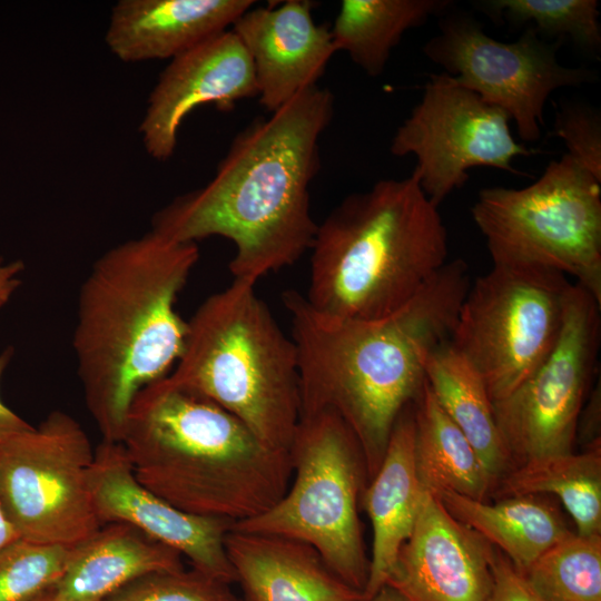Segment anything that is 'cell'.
<instances>
[{
	"mask_svg": "<svg viewBox=\"0 0 601 601\" xmlns=\"http://www.w3.org/2000/svg\"><path fill=\"white\" fill-rule=\"evenodd\" d=\"M494 551L425 492L386 583L410 601H489Z\"/></svg>",
	"mask_w": 601,
	"mask_h": 601,
	"instance_id": "obj_16",
	"label": "cell"
},
{
	"mask_svg": "<svg viewBox=\"0 0 601 601\" xmlns=\"http://www.w3.org/2000/svg\"><path fill=\"white\" fill-rule=\"evenodd\" d=\"M198 259L197 243L150 229L106 250L81 284L72 348L102 440L120 442L137 393L179 359L188 324L176 304Z\"/></svg>",
	"mask_w": 601,
	"mask_h": 601,
	"instance_id": "obj_3",
	"label": "cell"
},
{
	"mask_svg": "<svg viewBox=\"0 0 601 601\" xmlns=\"http://www.w3.org/2000/svg\"><path fill=\"white\" fill-rule=\"evenodd\" d=\"M510 117L447 75H432L421 101L393 136L390 151L413 155V175L426 197L439 205L469 180V169L493 167L522 175L514 158L539 150L515 141Z\"/></svg>",
	"mask_w": 601,
	"mask_h": 601,
	"instance_id": "obj_13",
	"label": "cell"
},
{
	"mask_svg": "<svg viewBox=\"0 0 601 601\" xmlns=\"http://www.w3.org/2000/svg\"><path fill=\"white\" fill-rule=\"evenodd\" d=\"M493 585L489 601H540L523 574L499 550L492 561Z\"/></svg>",
	"mask_w": 601,
	"mask_h": 601,
	"instance_id": "obj_32",
	"label": "cell"
},
{
	"mask_svg": "<svg viewBox=\"0 0 601 601\" xmlns=\"http://www.w3.org/2000/svg\"><path fill=\"white\" fill-rule=\"evenodd\" d=\"M571 284L555 270L499 265L470 284L450 344L481 376L492 402L514 391L549 354Z\"/></svg>",
	"mask_w": 601,
	"mask_h": 601,
	"instance_id": "obj_9",
	"label": "cell"
},
{
	"mask_svg": "<svg viewBox=\"0 0 601 601\" xmlns=\"http://www.w3.org/2000/svg\"><path fill=\"white\" fill-rule=\"evenodd\" d=\"M492 494L497 499L555 495L572 516L578 535H601L600 441L583 453L571 452L513 466Z\"/></svg>",
	"mask_w": 601,
	"mask_h": 601,
	"instance_id": "obj_25",
	"label": "cell"
},
{
	"mask_svg": "<svg viewBox=\"0 0 601 601\" xmlns=\"http://www.w3.org/2000/svg\"><path fill=\"white\" fill-rule=\"evenodd\" d=\"M522 574L540 601H601V535L571 533Z\"/></svg>",
	"mask_w": 601,
	"mask_h": 601,
	"instance_id": "obj_27",
	"label": "cell"
},
{
	"mask_svg": "<svg viewBox=\"0 0 601 601\" xmlns=\"http://www.w3.org/2000/svg\"><path fill=\"white\" fill-rule=\"evenodd\" d=\"M470 284L466 263L447 260L405 305L375 319L331 316L304 294H283L297 352L300 416L336 413L361 446L368 480L400 414L422 393L430 355L450 341Z\"/></svg>",
	"mask_w": 601,
	"mask_h": 601,
	"instance_id": "obj_1",
	"label": "cell"
},
{
	"mask_svg": "<svg viewBox=\"0 0 601 601\" xmlns=\"http://www.w3.org/2000/svg\"><path fill=\"white\" fill-rule=\"evenodd\" d=\"M93 453L80 423L58 410L0 443V506L19 538L75 546L99 530Z\"/></svg>",
	"mask_w": 601,
	"mask_h": 601,
	"instance_id": "obj_10",
	"label": "cell"
},
{
	"mask_svg": "<svg viewBox=\"0 0 601 601\" xmlns=\"http://www.w3.org/2000/svg\"><path fill=\"white\" fill-rule=\"evenodd\" d=\"M229 585L194 568L159 571L130 581L104 601H243Z\"/></svg>",
	"mask_w": 601,
	"mask_h": 601,
	"instance_id": "obj_30",
	"label": "cell"
},
{
	"mask_svg": "<svg viewBox=\"0 0 601 601\" xmlns=\"http://www.w3.org/2000/svg\"><path fill=\"white\" fill-rule=\"evenodd\" d=\"M225 550L243 601H363L309 544L230 529Z\"/></svg>",
	"mask_w": 601,
	"mask_h": 601,
	"instance_id": "obj_19",
	"label": "cell"
},
{
	"mask_svg": "<svg viewBox=\"0 0 601 601\" xmlns=\"http://www.w3.org/2000/svg\"><path fill=\"white\" fill-rule=\"evenodd\" d=\"M433 494L455 520L500 549L521 573L573 533L559 510L536 495L508 496L487 503L446 491Z\"/></svg>",
	"mask_w": 601,
	"mask_h": 601,
	"instance_id": "obj_22",
	"label": "cell"
},
{
	"mask_svg": "<svg viewBox=\"0 0 601 601\" xmlns=\"http://www.w3.org/2000/svg\"><path fill=\"white\" fill-rule=\"evenodd\" d=\"M333 112V93L316 85L268 118L254 119L233 139L214 177L156 211L151 229L181 243L229 239V270L237 279L257 283L295 264L317 229L309 186Z\"/></svg>",
	"mask_w": 601,
	"mask_h": 601,
	"instance_id": "obj_2",
	"label": "cell"
},
{
	"mask_svg": "<svg viewBox=\"0 0 601 601\" xmlns=\"http://www.w3.org/2000/svg\"><path fill=\"white\" fill-rule=\"evenodd\" d=\"M17 539H19V535L7 520L0 506V549Z\"/></svg>",
	"mask_w": 601,
	"mask_h": 601,
	"instance_id": "obj_36",
	"label": "cell"
},
{
	"mask_svg": "<svg viewBox=\"0 0 601 601\" xmlns=\"http://www.w3.org/2000/svg\"><path fill=\"white\" fill-rule=\"evenodd\" d=\"M551 136L561 138L582 167L601 181L600 112L585 104H566L555 119Z\"/></svg>",
	"mask_w": 601,
	"mask_h": 601,
	"instance_id": "obj_31",
	"label": "cell"
},
{
	"mask_svg": "<svg viewBox=\"0 0 601 601\" xmlns=\"http://www.w3.org/2000/svg\"><path fill=\"white\" fill-rule=\"evenodd\" d=\"M308 304L341 318L375 319L405 305L447 262L439 208L412 174L346 196L317 225Z\"/></svg>",
	"mask_w": 601,
	"mask_h": 601,
	"instance_id": "obj_5",
	"label": "cell"
},
{
	"mask_svg": "<svg viewBox=\"0 0 601 601\" xmlns=\"http://www.w3.org/2000/svg\"><path fill=\"white\" fill-rule=\"evenodd\" d=\"M414 403L396 420L382 463L362 496L373 532L364 600L386 583L402 545L413 532L425 494L415 470Z\"/></svg>",
	"mask_w": 601,
	"mask_h": 601,
	"instance_id": "obj_20",
	"label": "cell"
},
{
	"mask_svg": "<svg viewBox=\"0 0 601 601\" xmlns=\"http://www.w3.org/2000/svg\"><path fill=\"white\" fill-rule=\"evenodd\" d=\"M313 7L307 0L252 7L230 28L250 57L258 101L270 114L316 86L336 52L331 30L314 21Z\"/></svg>",
	"mask_w": 601,
	"mask_h": 601,
	"instance_id": "obj_17",
	"label": "cell"
},
{
	"mask_svg": "<svg viewBox=\"0 0 601 601\" xmlns=\"http://www.w3.org/2000/svg\"><path fill=\"white\" fill-rule=\"evenodd\" d=\"M363 601H410L400 591L385 583L371 598Z\"/></svg>",
	"mask_w": 601,
	"mask_h": 601,
	"instance_id": "obj_35",
	"label": "cell"
},
{
	"mask_svg": "<svg viewBox=\"0 0 601 601\" xmlns=\"http://www.w3.org/2000/svg\"><path fill=\"white\" fill-rule=\"evenodd\" d=\"M253 0H120L105 35L124 62L174 59L231 28Z\"/></svg>",
	"mask_w": 601,
	"mask_h": 601,
	"instance_id": "obj_18",
	"label": "cell"
},
{
	"mask_svg": "<svg viewBox=\"0 0 601 601\" xmlns=\"http://www.w3.org/2000/svg\"><path fill=\"white\" fill-rule=\"evenodd\" d=\"M561 45L558 40L543 41L531 26L516 41L502 42L487 36L471 14L449 9L441 16L437 35L426 41L423 52L455 85L506 112L519 137L533 142L541 137L549 96L556 89L595 80L592 70L558 61Z\"/></svg>",
	"mask_w": 601,
	"mask_h": 601,
	"instance_id": "obj_12",
	"label": "cell"
},
{
	"mask_svg": "<svg viewBox=\"0 0 601 601\" xmlns=\"http://www.w3.org/2000/svg\"><path fill=\"white\" fill-rule=\"evenodd\" d=\"M288 453L293 473L284 495L231 529L305 542L343 582L363 593L370 559L358 506L370 480L354 433L333 411L303 415Z\"/></svg>",
	"mask_w": 601,
	"mask_h": 601,
	"instance_id": "obj_7",
	"label": "cell"
},
{
	"mask_svg": "<svg viewBox=\"0 0 601 601\" xmlns=\"http://www.w3.org/2000/svg\"><path fill=\"white\" fill-rule=\"evenodd\" d=\"M494 21L511 26L531 23L538 33L571 40L588 51L601 45L597 0H485L475 4Z\"/></svg>",
	"mask_w": 601,
	"mask_h": 601,
	"instance_id": "obj_28",
	"label": "cell"
},
{
	"mask_svg": "<svg viewBox=\"0 0 601 601\" xmlns=\"http://www.w3.org/2000/svg\"><path fill=\"white\" fill-rule=\"evenodd\" d=\"M13 354L14 351L12 346H8L0 353V382ZM31 427V424L14 413L0 397V443L16 434L28 431Z\"/></svg>",
	"mask_w": 601,
	"mask_h": 601,
	"instance_id": "obj_33",
	"label": "cell"
},
{
	"mask_svg": "<svg viewBox=\"0 0 601 601\" xmlns=\"http://www.w3.org/2000/svg\"><path fill=\"white\" fill-rule=\"evenodd\" d=\"M416 475L425 492L486 501L493 484L476 452L442 410L426 381L414 403Z\"/></svg>",
	"mask_w": 601,
	"mask_h": 601,
	"instance_id": "obj_24",
	"label": "cell"
},
{
	"mask_svg": "<svg viewBox=\"0 0 601 601\" xmlns=\"http://www.w3.org/2000/svg\"><path fill=\"white\" fill-rule=\"evenodd\" d=\"M255 285L234 278L201 303L167 377L233 414L269 449L288 452L300 418L297 352Z\"/></svg>",
	"mask_w": 601,
	"mask_h": 601,
	"instance_id": "obj_6",
	"label": "cell"
},
{
	"mask_svg": "<svg viewBox=\"0 0 601 601\" xmlns=\"http://www.w3.org/2000/svg\"><path fill=\"white\" fill-rule=\"evenodd\" d=\"M601 304L571 284L558 339L540 365L493 412L512 467L572 452L597 371Z\"/></svg>",
	"mask_w": 601,
	"mask_h": 601,
	"instance_id": "obj_11",
	"label": "cell"
},
{
	"mask_svg": "<svg viewBox=\"0 0 601 601\" xmlns=\"http://www.w3.org/2000/svg\"><path fill=\"white\" fill-rule=\"evenodd\" d=\"M89 485L100 525L130 524L180 553L191 568L225 583L235 582L224 543L234 522L187 513L146 489L121 443L101 440L96 446Z\"/></svg>",
	"mask_w": 601,
	"mask_h": 601,
	"instance_id": "obj_14",
	"label": "cell"
},
{
	"mask_svg": "<svg viewBox=\"0 0 601 601\" xmlns=\"http://www.w3.org/2000/svg\"><path fill=\"white\" fill-rule=\"evenodd\" d=\"M23 272L24 264L22 260L7 262L0 257V309L8 304L20 287Z\"/></svg>",
	"mask_w": 601,
	"mask_h": 601,
	"instance_id": "obj_34",
	"label": "cell"
},
{
	"mask_svg": "<svg viewBox=\"0 0 601 601\" xmlns=\"http://www.w3.org/2000/svg\"><path fill=\"white\" fill-rule=\"evenodd\" d=\"M250 57L228 29L169 61L161 71L139 125L147 154L166 161L175 154L184 119L197 107L231 110L242 99L257 96Z\"/></svg>",
	"mask_w": 601,
	"mask_h": 601,
	"instance_id": "obj_15",
	"label": "cell"
},
{
	"mask_svg": "<svg viewBox=\"0 0 601 601\" xmlns=\"http://www.w3.org/2000/svg\"><path fill=\"white\" fill-rule=\"evenodd\" d=\"M183 559L130 524L106 523L73 546L61 578L36 601H104L141 575L185 569Z\"/></svg>",
	"mask_w": 601,
	"mask_h": 601,
	"instance_id": "obj_21",
	"label": "cell"
},
{
	"mask_svg": "<svg viewBox=\"0 0 601 601\" xmlns=\"http://www.w3.org/2000/svg\"><path fill=\"white\" fill-rule=\"evenodd\" d=\"M450 0H343L331 30L336 51H345L370 77H378L391 52L412 28L442 16Z\"/></svg>",
	"mask_w": 601,
	"mask_h": 601,
	"instance_id": "obj_26",
	"label": "cell"
},
{
	"mask_svg": "<svg viewBox=\"0 0 601 601\" xmlns=\"http://www.w3.org/2000/svg\"><path fill=\"white\" fill-rule=\"evenodd\" d=\"M119 443L146 489L187 513L234 523L270 509L293 473L288 452L269 449L233 414L167 376L137 393Z\"/></svg>",
	"mask_w": 601,
	"mask_h": 601,
	"instance_id": "obj_4",
	"label": "cell"
},
{
	"mask_svg": "<svg viewBox=\"0 0 601 601\" xmlns=\"http://www.w3.org/2000/svg\"><path fill=\"white\" fill-rule=\"evenodd\" d=\"M73 546L17 539L0 549V601H36L63 574Z\"/></svg>",
	"mask_w": 601,
	"mask_h": 601,
	"instance_id": "obj_29",
	"label": "cell"
},
{
	"mask_svg": "<svg viewBox=\"0 0 601 601\" xmlns=\"http://www.w3.org/2000/svg\"><path fill=\"white\" fill-rule=\"evenodd\" d=\"M471 214L493 265L569 274L601 304V181L572 156L524 188L481 189Z\"/></svg>",
	"mask_w": 601,
	"mask_h": 601,
	"instance_id": "obj_8",
	"label": "cell"
},
{
	"mask_svg": "<svg viewBox=\"0 0 601 601\" xmlns=\"http://www.w3.org/2000/svg\"><path fill=\"white\" fill-rule=\"evenodd\" d=\"M425 380L442 410L476 452L494 491L512 462L483 380L450 341L430 355Z\"/></svg>",
	"mask_w": 601,
	"mask_h": 601,
	"instance_id": "obj_23",
	"label": "cell"
}]
</instances>
